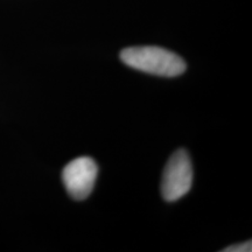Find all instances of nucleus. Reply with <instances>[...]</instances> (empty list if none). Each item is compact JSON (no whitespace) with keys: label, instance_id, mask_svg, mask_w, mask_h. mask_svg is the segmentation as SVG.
<instances>
[{"label":"nucleus","instance_id":"nucleus-1","mask_svg":"<svg viewBox=\"0 0 252 252\" xmlns=\"http://www.w3.org/2000/svg\"><path fill=\"white\" fill-rule=\"evenodd\" d=\"M121 60L128 67L157 76L175 77L184 74L186 62L180 56L160 47H131L122 50Z\"/></svg>","mask_w":252,"mask_h":252},{"label":"nucleus","instance_id":"nucleus-2","mask_svg":"<svg viewBox=\"0 0 252 252\" xmlns=\"http://www.w3.org/2000/svg\"><path fill=\"white\" fill-rule=\"evenodd\" d=\"M193 185V167L185 150H178L169 158L161 182V194L167 202H174L190 190Z\"/></svg>","mask_w":252,"mask_h":252},{"label":"nucleus","instance_id":"nucleus-3","mask_svg":"<svg viewBox=\"0 0 252 252\" xmlns=\"http://www.w3.org/2000/svg\"><path fill=\"white\" fill-rule=\"evenodd\" d=\"M98 167L89 157L72 160L63 168L62 180L68 194L77 201L86 200L93 191Z\"/></svg>","mask_w":252,"mask_h":252},{"label":"nucleus","instance_id":"nucleus-4","mask_svg":"<svg viewBox=\"0 0 252 252\" xmlns=\"http://www.w3.org/2000/svg\"><path fill=\"white\" fill-rule=\"evenodd\" d=\"M223 252H251L252 251V242L248 241L244 242V243L231 245V247H228L223 249Z\"/></svg>","mask_w":252,"mask_h":252}]
</instances>
